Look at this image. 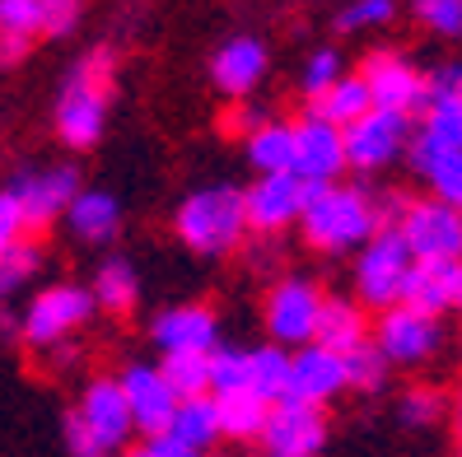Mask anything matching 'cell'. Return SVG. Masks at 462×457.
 Wrapping results in <instances>:
<instances>
[{
  "instance_id": "obj_1",
  "label": "cell",
  "mask_w": 462,
  "mask_h": 457,
  "mask_svg": "<svg viewBox=\"0 0 462 457\" xmlns=\"http://www.w3.org/2000/svg\"><path fill=\"white\" fill-rule=\"evenodd\" d=\"M294 224H299L309 248L328 252V257H341L350 248H360L374 229H383L378 201L365 192V187H346L341 178L337 182H313Z\"/></svg>"
},
{
  "instance_id": "obj_2",
  "label": "cell",
  "mask_w": 462,
  "mask_h": 457,
  "mask_svg": "<svg viewBox=\"0 0 462 457\" xmlns=\"http://www.w3.org/2000/svg\"><path fill=\"white\" fill-rule=\"evenodd\" d=\"M113 70H117L113 47H94L75 61L57 103V131L70 150L98 145L103 122H107V94H113Z\"/></svg>"
},
{
  "instance_id": "obj_3",
  "label": "cell",
  "mask_w": 462,
  "mask_h": 457,
  "mask_svg": "<svg viewBox=\"0 0 462 457\" xmlns=\"http://www.w3.org/2000/svg\"><path fill=\"white\" fill-rule=\"evenodd\" d=\"M178 238L201 257H225L243 243L248 215H243V192L234 187H201L178 206Z\"/></svg>"
},
{
  "instance_id": "obj_4",
  "label": "cell",
  "mask_w": 462,
  "mask_h": 457,
  "mask_svg": "<svg viewBox=\"0 0 462 457\" xmlns=\"http://www.w3.org/2000/svg\"><path fill=\"white\" fill-rule=\"evenodd\" d=\"M369 341L388 355V364L420 369L444 351V317L416 313L406 304H388V308H378V322H374Z\"/></svg>"
},
{
  "instance_id": "obj_5",
  "label": "cell",
  "mask_w": 462,
  "mask_h": 457,
  "mask_svg": "<svg viewBox=\"0 0 462 457\" xmlns=\"http://www.w3.org/2000/svg\"><path fill=\"white\" fill-rule=\"evenodd\" d=\"M406 271H411V248L402 243V233L393 224L374 229L365 243H360V257H356V299L365 308L397 304Z\"/></svg>"
},
{
  "instance_id": "obj_6",
  "label": "cell",
  "mask_w": 462,
  "mask_h": 457,
  "mask_svg": "<svg viewBox=\"0 0 462 457\" xmlns=\"http://www.w3.org/2000/svg\"><path fill=\"white\" fill-rule=\"evenodd\" d=\"M346 141V169L356 173H378L388 169L393 159L406 154V141H411V113H393V107H369L356 122L341 126Z\"/></svg>"
},
{
  "instance_id": "obj_7",
  "label": "cell",
  "mask_w": 462,
  "mask_h": 457,
  "mask_svg": "<svg viewBox=\"0 0 462 457\" xmlns=\"http://www.w3.org/2000/svg\"><path fill=\"white\" fill-rule=\"evenodd\" d=\"M393 229L411 248V257H462V210L439 197L402 201Z\"/></svg>"
},
{
  "instance_id": "obj_8",
  "label": "cell",
  "mask_w": 462,
  "mask_h": 457,
  "mask_svg": "<svg viewBox=\"0 0 462 457\" xmlns=\"http://www.w3.org/2000/svg\"><path fill=\"white\" fill-rule=\"evenodd\" d=\"M262 448L271 457H313L322 443H328V416L313 401H299V397H276L266 407L262 420Z\"/></svg>"
},
{
  "instance_id": "obj_9",
  "label": "cell",
  "mask_w": 462,
  "mask_h": 457,
  "mask_svg": "<svg viewBox=\"0 0 462 457\" xmlns=\"http://www.w3.org/2000/svg\"><path fill=\"white\" fill-rule=\"evenodd\" d=\"M94 294L79 289V285H47L38 299L23 308V341L38 345V351H47V345H57L61 336H70L75 327H85V322L94 317Z\"/></svg>"
},
{
  "instance_id": "obj_10",
  "label": "cell",
  "mask_w": 462,
  "mask_h": 457,
  "mask_svg": "<svg viewBox=\"0 0 462 457\" xmlns=\"http://www.w3.org/2000/svg\"><path fill=\"white\" fill-rule=\"evenodd\" d=\"M397 304L430 317L462 308V257H411V271L402 280Z\"/></svg>"
},
{
  "instance_id": "obj_11",
  "label": "cell",
  "mask_w": 462,
  "mask_h": 457,
  "mask_svg": "<svg viewBox=\"0 0 462 457\" xmlns=\"http://www.w3.org/2000/svg\"><path fill=\"white\" fill-rule=\"evenodd\" d=\"M309 197V182L299 178L294 169L285 173H257V182L243 192V215H248V229L257 233H281L299 220Z\"/></svg>"
},
{
  "instance_id": "obj_12",
  "label": "cell",
  "mask_w": 462,
  "mask_h": 457,
  "mask_svg": "<svg viewBox=\"0 0 462 457\" xmlns=\"http://www.w3.org/2000/svg\"><path fill=\"white\" fill-rule=\"evenodd\" d=\"M360 79L369 85L374 107H393V113L425 107V70H416L402 51H369L360 61Z\"/></svg>"
},
{
  "instance_id": "obj_13",
  "label": "cell",
  "mask_w": 462,
  "mask_h": 457,
  "mask_svg": "<svg viewBox=\"0 0 462 457\" xmlns=\"http://www.w3.org/2000/svg\"><path fill=\"white\" fill-rule=\"evenodd\" d=\"M318 308H322V289L313 280H281L266 294V332L276 345H304L318 332Z\"/></svg>"
},
{
  "instance_id": "obj_14",
  "label": "cell",
  "mask_w": 462,
  "mask_h": 457,
  "mask_svg": "<svg viewBox=\"0 0 462 457\" xmlns=\"http://www.w3.org/2000/svg\"><path fill=\"white\" fill-rule=\"evenodd\" d=\"M122 397H126V411H131V429H141V434H164L173 411H178V392L169 388V379L150 364H131L122 373Z\"/></svg>"
},
{
  "instance_id": "obj_15",
  "label": "cell",
  "mask_w": 462,
  "mask_h": 457,
  "mask_svg": "<svg viewBox=\"0 0 462 457\" xmlns=\"http://www.w3.org/2000/svg\"><path fill=\"white\" fill-rule=\"evenodd\" d=\"M341 392H346V360H341V351H328V345H318V341H304L290 355L285 397L313 401V407H328V401L341 397Z\"/></svg>"
},
{
  "instance_id": "obj_16",
  "label": "cell",
  "mask_w": 462,
  "mask_h": 457,
  "mask_svg": "<svg viewBox=\"0 0 462 457\" xmlns=\"http://www.w3.org/2000/svg\"><path fill=\"white\" fill-rule=\"evenodd\" d=\"M294 173L313 182H337L346 173V141L337 122H322L304 113V122L294 126Z\"/></svg>"
},
{
  "instance_id": "obj_17",
  "label": "cell",
  "mask_w": 462,
  "mask_h": 457,
  "mask_svg": "<svg viewBox=\"0 0 462 457\" xmlns=\"http://www.w3.org/2000/svg\"><path fill=\"white\" fill-rule=\"evenodd\" d=\"M79 420H85V429L94 434V443L113 457L122 452V443L131 439V411H126V397H122V383L117 379H94L85 388V397H79Z\"/></svg>"
},
{
  "instance_id": "obj_18",
  "label": "cell",
  "mask_w": 462,
  "mask_h": 457,
  "mask_svg": "<svg viewBox=\"0 0 462 457\" xmlns=\"http://www.w3.org/2000/svg\"><path fill=\"white\" fill-rule=\"evenodd\" d=\"M406 154H411V169L420 173V182L430 187V197H439V201L462 210V150L439 145L434 136L416 131V136L406 141Z\"/></svg>"
},
{
  "instance_id": "obj_19",
  "label": "cell",
  "mask_w": 462,
  "mask_h": 457,
  "mask_svg": "<svg viewBox=\"0 0 462 457\" xmlns=\"http://www.w3.org/2000/svg\"><path fill=\"white\" fill-rule=\"evenodd\" d=\"M150 336L159 351H210L220 341V322H215L210 308L201 304H182V308H164L150 322Z\"/></svg>"
},
{
  "instance_id": "obj_20",
  "label": "cell",
  "mask_w": 462,
  "mask_h": 457,
  "mask_svg": "<svg viewBox=\"0 0 462 457\" xmlns=\"http://www.w3.org/2000/svg\"><path fill=\"white\" fill-rule=\"evenodd\" d=\"M266 75V47L257 38H229L210 61V79L215 89L229 94V98H248Z\"/></svg>"
},
{
  "instance_id": "obj_21",
  "label": "cell",
  "mask_w": 462,
  "mask_h": 457,
  "mask_svg": "<svg viewBox=\"0 0 462 457\" xmlns=\"http://www.w3.org/2000/svg\"><path fill=\"white\" fill-rule=\"evenodd\" d=\"M14 192H19V206H23L29 229H42V224L57 220V215H66L70 197L79 192V178H75V169H47V173L23 178Z\"/></svg>"
},
{
  "instance_id": "obj_22",
  "label": "cell",
  "mask_w": 462,
  "mask_h": 457,
  "mask_svg": "<svg viewBox=\"0 0 462 457\" xmlns=\"http://www.w3.org/2000/svg\"><path fill=\"white\" fill-rule=\"evenodd\" d=\"M318 345H328V351H350V345L369 341V313L360 299H328L322 294V308H318V332H313Z\"/></svg>"
},
{
  "instance_id": "obj_23",
  "label": "cell",
  "mask_w": 462,
  "mask_h": 457,
  "mask_svg": "<svg viewBox=\"0 0 462 457\" xmlns=\"http://www.w3.org/2000/svg\"><path fill=\"white\" fill-rule=\"evenodd\" d=\"M66 224L75 238L85 243H107L122 224V206L113 192H75L70 206H66Z\"/></svg>"
},
{
  "instance_id": "obj_24",
  "label": "cell",
  "mask_w": 462,
  "mask_h": 457,
  "mask_svg": "<svg viewBox=\"0 0 462 457\" xmlns=\"http://www.w3.org/2000/svg\"><path fill=\"white\" fill-rule=\"evenodd\" d=\"M169 434L182 439L187 448L206 452L215 439H220V407H215V392H197V397H182L178 411L169 420Z\"/></svg>"
},
{
  "instance_id": "obj_25",
  "label": "cell",
  "mask_w": 462,
  "mask_h": 457,
  "mask_svg": "<svg viewBox=\"0 0 462 457\" xmlns=\"http://www.w3.org/2000/svg\"><path fill=\"white\" fill-rule=\"evenodd\" d=\"M369 107H374V98H369V85L360 79V70H356V75L341 70L318 98H309V113L322 117V122H337V126L356 122L360 113H369Z\"/></svg>"
},
{
  "instance_id": "obj_26",
  "label": "cell",
  "mask_w": 462,
  "mask_h": 457,
  "mask_svg": "<svg viewBox=\"0 0 462 457\" xmlns=\"http://www.w3.org/2000/svg\"><path fill=\"white\" fill-rule=\"evenodd\" d=\"M248 141V164L257 173H285L294 169V126L290 122H262L253 136H243Z\"/></svg>"
},
{
  "instance_id": "obj_27",
  "label": "cell",
  "mask_w": 462,
  "mask_h": 457,
  "mask_svg": "<svg viewBox=\"0 0 462 457\" xmlns=\"http://www.w3.org/2000/svg\"><path fill=\"white\" fill-rule=\"evenodd\" d=\"M215 407H220V434L225 439H257L271 401L257 397L253 388H234V392L215 397Z\"/></svg>"
},
{
  "instance_id": "obj_28",
  "label": "cell",
  "mask_w": 462,
  "mask_h": 457,
  "mask_svg": "<svg viewBox=\"0 0 462 457\" xmlns=\"http://www.w3.org/2000/svg\"><path fill=\"white\" fill-rule=\"evenodd\" d=\"M285 383H290V351L285 345H257L248 351V388L266 401L285 397Z\"/></svg>"
},
{
  "instance_id": "obj_29",
  "label": "cell",
  "mask_w": 462,
  "mask_h": 457,
  "mask_svg": "<svg viewBox=\"0 0 462 457\" xmlns=\"http://www.w3.org/2000/svg\"><path fill=\"white\" fill-rule=\"evenodd\" d=\"M94 304L98 308H107V313H131L135 308V299H141V285H135V271L126 261H103L98 266V280H94Z\"/></svg>"
},
{
  "instance_id": "obj_30",
  "label": "cell",
  "mask_w": 462,
  "mask_h": 457,
  "mask_svg": "<svg viewBox=\"0 0 462 457\" xmlns=\"http://www.w3.org/2000/svg\"><path fill=\"white\" fill-rule=\"evenodd\" d=\"M159 373L169 379V388L182 397H197V392H210V351H169Z\"/></svg>"
},
{
  "instance_id": "obj_31",
  "label": "cell",
  "mask_w": 462,
  "mask_h": 457,
  "mask_svg": "<svg viewBox=\"0 0 462 457\" xmlns=\"http://www.w3.org/2000/svg\"><path fill=\"white\" fill-rule=\"evenodd\" d=\"M346 360V388H356V392H383L388 383V355L378 351L374 341H360V345H350V351L341 355Z\"/></svg>"
},
{
  "instance_id": "obj_32",
  "label": "cell",
  "mask_w": 462,
  "mask_h": 457,
  "mask_svg": "<svg viewBox=\"0 0 462 457\" xmlns=\"http://www.w3.org/2000/svg\"><path fill=\"white\" fill-rule=\"evenodd\" d=\"M420 131L434 136L439 145H453L462 150V94H430L425 107H420Z\"/></svg>"
},
{
  "instance_id": "obj_33",
  "label": "cell",
  "mask_w": 462,
  "mask_h": 457,
  "mask_svg": "<svg viewBox=\"0 0 462 457\" xmlns=\"http://www.w3.org/2000/svg\"><path fill=\"white\" fill-rule=\"evenodd\" d=\"M38 266H42V248L29 243V238H14V243L0 252V304L29 285L38 276Z\"/></svg>"
},
{
  "instance_id": "obj_34",
  "label": "cell",
  "mask_w": 462,
  "mask_h": 457,
  "mask_svg": "<svg viewBox=\"0 0 462 457\" xmlns=\"http://www.w3.org/2000/svg\"><path fill=\"white\" fill-rule=\"evenodd\" d=\"M397 416L406 429H430L448 416V397L439 388H406L397 401Z\"/></svg>"
},
{
  "instance_id": "obj_35",
  "label": "cell",
  "mask_w": 462,
  "mask_h": 457,
  "mask_svg": "<svg viewBox=\"0 0 462 457\" xmlns=\"http://www.w3.org/2000/svg\"><path fill=\"white\" fill-rule=\"evenodd\" d=\"M248 388V351H234V345H210V392H234Z\"/></svg>"
},
{
  "instance_id": "obj_36",
  "label": "cell",
  "mask_w": 462,
  "mask_h": 457,
  "mask_svg": "<svg viewBox=\"0 0 462 457\" xmlns=\"http://www.w3.org/2000/svg\"><path fill=\"white\" fill-rule=\"evenodd\" d=\"M397 5L393 0H350V5L337 14V29L341 33H365V29H383V23H393Z\"/></svg>"
},
{
  "instance_id": "obj_37",
  "label": "cell",
  "mask_w": 462,
  "mask_h": 457,
  "mask_svg": "<svg viewBox=\"0 0 462 457\" xmlns=\"http://www.w3.org/2000/svg\"><path fill=\"white\" fill-rule=\"evenodd\" d=\"M411 10L434 38H462V0H411Z\"/></svg>"
},
{
  "instance_id": "obj_38",
  "label": "cell",
  "mask_w": 462,
  "mask_h": 457,
  "mask_svg": "<svg viewBox=\"0 0 462 457\" xmlns=\"http://www.w3.org/2000/svg\"><path fill=\"white\" fill-rule=\"evenodd\" d=\"M337 75H341V51H337V47H318L313 57L304 61V75H299V89H304L309 98H318V94L328 89Z\"/></svg>"
},
{
  "instance_id": "obj_39",
  "label": "cell",
  "mask_w": 462,
  "mask_h": 457,
  "mask_svg": "<svg viewBox=\"0 0 462 457\" xmlns=\"http://www.w3.org/2000/svg\"><path fill=\"white\" fill-rule=\"evenodd\" d=\"M79 10H85V0H38L42 33L47 38H66L75 23H79Z\"/></svg>"
},
{
  "instance_id": "obj_40",
  "label": "cell",
  "mask_w": 462,
  "mask_h": 457,
  "mask_svg": "<svg viewBox=\"0 0 462 457\" xmlns=\"http://www.w3.org/2000/svg\"><path fill=\"white\" fill-rule=\"evenodd\" d=\"M0 33H42V19H38V0H0Z\"/></svg>"
},
{
  "instance_id": "obj_41",
  "label": "cell",
  "mask_w": 462,
  "mask_h": 457,
  "mask_svg": "<svg viewBox=\"0 0 462 457\" xmlns=\"http://www.w3.org/2000/svg\"><path fill=\"white\" fill-rule=\"evenodd\" d=\"M29 233V220H23V206L19 192H0V252H5L14 238Z\"/></svg>"
},
{
  "instance_id": "obj_42",
  "label": "cell",
  "mask_w": 462,
  "mask_h": 457,
  "mask_svg": "<svg viewBox=\"0 0 462 457\" xmlns=\"http://www.w3.org/2000/svg\"><path fill=\"white\" fill-rule=\"evenodd\" d=\"M66 448H70V457H107V452L94 443V434L85 429V420H79L75 411L66 416Z\"/></svg>"
},
{
  "instance_id": "obj_43",
  "label": "cell",
  "mask_w": 462,
  "mask_h": 457,
  "mask_svg": "<svg viewBox=\"0 0 462 457\" xmlns=\"http://www.w3.org/2000/svg\"><path fill=\"white\" fill-rule=\"evenodd\" d=\"M266 122V113H262V107H253V103H238V107H229V113H225V131H229V136H253V131Z\"/></svg>"
},
{
  "instance_id": "obj_44",
  "label": "cell",
  "mask_w": 462,
  "mask_h": 457,
  "mask_svg": "<svg viewBox=\"0 0 462 457\" xmlns=\"http://www.w3.org/2000/svg\"><path fill=\"white\" fill-rule=\"evenodd\" d=\"M430 94H462V61H448V66H434L425 75V98Z\"/></svg>"
},
{
  "instance_id": "obj_45",
  "label": "cell",
  "mask_w": 462,
  "mask_h": 457,
  "mask_svg": "<svg viewBox=\"0 0 462 457\" xmlns=\"http://www.w3.org/2000/svg\"><path fill=\"white\" fill-rule=\"evenodd\" d=\"M141 448H145V457H201L197 448H187L182 439H173L169 429H164V434H150Z\"/></svg>"
},
{
  "instance_id": "obj_46",
  "label": "cell",
  "mask_w": 462,
  "mask_h": 457,
  "mask_svg": "<svg viewBox=\"0 0 462 457\" xmlns=\"http://www.w3.org/2000/svg\"><path fill=\"white\" fill-rule=\"evenodd\" d=\"M29 33H0V66H14V61H23L29 57Z\"/></svg>"
},
{
  "instance_id": "obj_47",
  "label": "cell",
  "mask_w": 462,
  "mask_h": 457,
  "mask_svg": "<svg viewBox=\"0 0 462 457\" xmlns=\"http://www.w3.org/2000/svg\"><path fill=\"white\" fill-rule=\"evenodd\" d=\"M448 420H453V429H457V439H462V392L448 401Z\"/></svg>"
},
{
  "instance_id": "obj_48",
  "label": "cell",
  "mask_w": 462,
  "mask_h": 457,
  "mask_svg": "<svg viewBox=\"0 0 462 457\" xmlns=\"http://www.w3.org/2000/svg\"><path fill=\"white\" fill-rule=\"evenodd\" d=\"M126 457H145V448H131V452H126Z\"/></svg>"
},
{
  "instance_id": "obj_49",
  "label": "cell",
  "mask_w": 462,
  "mask_h": 457,
  "mask_svg": "<svg viewBox=\"0 0 462 457\" xmlns=\"http://www.w3.org/2000/svg\"><path fill=\"white\" fill-rule=\"evenodd\" d=\"M457 457H462V448H457Z\"/></svg>"
},
{
  "instance_id": "obj_50",
  "label": "cell",
  "mask_w": 462,
  "mask_h": 457,
  "mask_svg": "<svg viewBox=\"0 0 462 457\" xmlns=\"http://www.w3.org/2000/svg\"><path fill=\"white\" fill-rule=\"evenodd\" d=\"M457 313H462V308H457Z\"/></svg>"
}]
</instances>
